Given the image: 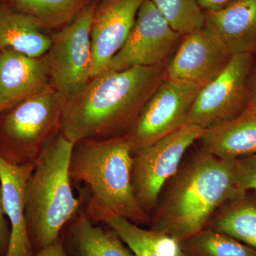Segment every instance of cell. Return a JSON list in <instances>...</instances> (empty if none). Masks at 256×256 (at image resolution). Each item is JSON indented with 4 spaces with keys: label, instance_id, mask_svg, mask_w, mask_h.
I'll list each match as a JSON object with an SVG mask.
<instances>
[{
    "label": "cell",
    "instance_id": "277c9868",
    "mask_svg": "<svg viewBox=\"0 0 256 256\" xmlns=\"http://www.w3.org/2000/svg\"><path fill=\"white\" fill-rule=\"evenodd\" d=\"M74 143L57 132L35 162L25 192V218L35 254L60 238L64 227L80 210L69 174Z\"/></svg>",
    "mask_w": 256,
    "mask_h": 256
},
{
    "label": "cell",
    "instance_id": "603a6c76",
    "mask_svg": "<svg viewBox=\"0 0 256 256\" xmlns=\"http://www.w3.org/2000/svg\"><path fill=\"white\" fill-rule=\"evenodd\" d=\"M105 223L114 230L136 256H161L156 250L150 230L140 228L137 224L121 217L109 218Z\"/></svg>",
    "mask_w": 256,
    "mask_h": 256
},
{
    "label": "cell",
    "instance_id": "ba28073f",
    "mask_svg": "<svg viewBox=\"0 0 256 256\" xmlns=\"http://www.w3.org/2000/svg\"><path fill=\"white\" fill-rule=\"evenodd\" d=\"M254 54L232 56L224 70L198 92L185 124L206 130L242 114L250 102L249 79Z\"/></svg>",
    "mask_w": 256,
    "mask_h": 256
},
{
    "label": "cell",
    "instance_id": "8fae6325",
    "mask_svg": "<svg viewBox=\"0 0 256 256\" xmlns=\"http://www.w3.org/2000/svg\"><path fill=\"white\" fill-rule=\"evenodd\" d=\"M166 66V78L203 88L224 70L232 55L206 28L183 36Z\"/></svg>",
    "mask_w": 256,
    "mask_h": 256
},
{
    "label": "cell",
    "instance_id": "44dd1931",
    "mask_svg": "<svg viewBox=\"0 0 256 256\" xmlns=\"http://www.w3.org/2000/svg\"><path fill=\"white\" fill-rule=\"evenodd\" d=\"M183 256H256V250L223 233L205 228L180 242Z\"/></svg>",
    "mask_w": 256,
    "mask_h": 256
},
{
    "label": "cell",
    "instance_id": "d6986e66",
    "mask_svg": "<svg viewBox=\"0 0 256 256\" xmlns=\"http://www.w3.org/2000/svg\"><path fill=\"white\" fill-rule=\"evenodd\" d=\"M206 228L256 250V198L242 195L226 204L217 210Z\"/></svg>",
    "mask_w": 256,
    "mask_h": 256
},
{
    "label": "cell",
    "instance_id": "7a4b0ae2",
    "mask_svg": "<svg viewBox=\"0 0 256 256\" xmlns=\"http://www.w3.org/2000/svg\"><path fill=\"white\" fill-rule=\"evenodd\" d=\"M132 146L127 134L74 143L69 164L72 184L88 192L84 214L92 224L121 217L136 224L150 222L134 194Z\"/></svg>",
    "mask_w": 256,
    "mask_h": 256
},
{
    "label": "cell",
    "instance_id": "f1b7e54d",
    "mask_svg": "<svg viewBox=\"0 0 256 256\" xmlns=\"http://www.w3.org/2000/svg\"><path fill=\"white\" fill-rule=\"evenodd\" d=\"M6 110L5 109L4 105H3L1 99H0V116H2V112H4V110Z\"/></svg>",
    "mask_w": 256,
    "mask_h": 256
},
{
    "label": "cell",
    "instance_id": "cb8c5ba5",
    "mask_svg": "<svg viewBox=\"0 0 256 256\" xmlns=\"http://www.w3.org/2000/svg\"><path fill=\"white\" fill-rule=\"evenodd\" d=\"M234 183L242 195L252 193L256 198V154L233 160Z\"/></svg>",
    "mask_w": 256,
    "mask_h": 256
},
{
    "label": "cell",
    "instance_id": "30bf717a",
    "mask_svg": "<svg viewBox=\"0 0 256 256\" xmlns=\"http://www.w3.org/2000/svg\"><path fill=\"white\" fill-rule=\"evenodd\" d=\"M182 37L170 26L150 0H144L128 38L107 69L122 70L134 66H166Z\"/></svg>",
    "mask_w": 256,
    "mask_h": 256
},
{
    "label": "cell",
    "instance_id": "4316f807",
    "mask_svg": "<svg viewBox=\"0 0 256 256\" xmlns=\"http://www.w3.org/2000/svg\"><path fill=\"white\" fill-rule=\"evenodd\" d=\"M235 0H197L204 12L215 11L222 9Z\"/></svg>",
    "mask_w": 256,
    "mask_h": 256
},
{
    "label": "cell",
    "instance_id": "f546056e",
    "mask_svg": "<svg viewBox=\"0 0 256 256\" xmlns=\"http://www.w3.org/2000/svg\"></svg>",
    "mask_w": 256,
    "mask_h": 256
},
{
    "label": "cell",
    "instance_id": "7402d4cb",
    "mask_svg": "<svg viewBox=\"0 0 256 256\" xmlns=\"http://www.w3.org/2000/svg\"><path fill=\"white\" fill-rule=\"evenodd\" d=\"M170 26L182 36L204 26V12L197 0H150Z\"/></svg>",
    "mask_w": 256,
    "mask_h": 256
},
{
    "label": "cell",
    "instance_id": "d4e9b609",
    "mask_svg": "<svg viewBox=\"0 0 256 256\" xmlns=\"http://www.w3.org/2000/svg\"><path fill=\"white\" fill-rule=\"evenodd\" d=\"M11 230L6 220L2 196L1 183H0V256H5L9 248Z\"/></svg>",
    "mask_w": 256,
    "mask_h": 256
},
{
    "label": "cell",
    "instance_id": "6da1fadb",
    "mask_svg": "<svg viewBox=\"0 0 256 256\" xmlns=\"http://www.w3.org/2000/svg\"><path fill=\"white\" fill-rule=\"evenodd\" d=\"M166 66L106 69L90 78L82 92L66 100L60 132L74 143L127 134L166 78Z\"/></svg>",
    "mask_w": 256,
    "mask_h": 256
},
{
    "label": "cell",
    "instance_id": "8992f818",
    "mask_svg": "<svg viewBox=\"0 0 256 256\" xmlns=\"http://www.w3.org/2000/svg\"><path fill=\"white\" fill-rule=\"evenodd\" d=\"M96 4L88 5L72 22L52 35V44L43 56L50 87L72 98L92 78V24Z\"/></svg>",
    "mask_w": 256,
    "mask_h": 256
},
{
    "label": "cell",
    "instance_id": "484cf974",
    "mask_svg": "<svg viewBox=\"0 0 256 256\" xmlns=\"http://www.w3.org/2000/svg\"><path fill=\"white\" fill-rule=\"evenodd\" d=\"M35 256H68L64 249L63 244L60 238H58L55 242L50 246L42 249L37 252Z\"/></svg>",
    "mask_w": 256,
    "mask_h": 256
},
{
    "label": "cell",
    "instance_id": "52a82bcc",
    "mask_svg": "<svg viewBox=\"0 0 256 256\" xmlns=\"http://www.w3.org/2000/svg\"><path fill=\"white\" fill-rule=\"evenodd\" d=\"M204 130L196 124H185L133 154V190L146 212L156 208L165 184L176 174L185 152L200 140Z\"/></svg>",
    "mask_w": 256,
    "mask_h": 256
},
{
    "label": "cell",
    "instance_id": "83f0119b",
    "mask_svg": "<svg viewBox=\"0 0 256 256\" xmlns=\"http://www.w3.org/2000/svg\"><path fill=\"white\" fill-rule=\"evenodd\" d=\"M249 88H250V102L249 107L256 109V60L252 66L250 79H249Z\"/></svg>",
    "mask_w": 256,
    "mask_h": 256
},
{
    "label": "cell",
    "instance_id": "e0dca14e",
    "mask_svg": "<svg viewBox=\"0 0 256 256\" xmlns=\"http://www.w3.org/2000/svg\"><path fill=\"white\" fill-rule=\"evenodd\" d=\"M60 236L68 256H136L124 246L118 234L92 224L84 212H79Z\"/></svg>",
    "mask_w": 256,
    "mask_h": 256
},
{
    "label": "cell",
    "instance_id": "ac0fdd59",
    "mask_svg": "<svg viewBox=\"0 0 256 256\" xmlns=\"http://www.w3.org/2000/svg\"><path fill=\"white\" fill-rule=\"evenodd\" d=\"M52 44L38 24L28 15L0 4V52L13 50L40 58Z\"/></svg>",
    "mask_w": 256,
    "mask_h": 256
},
{
    "label": "cell",
    "instance_id": "3957f363",
    "mask_svg": "<svg viewBox=\"0 0 256 256\" xmlns=\"http://www.w3.org/2000/svg\"><path fill=\"white\" fill-rule=\"evenodd\" d=\"M170 180L154 208L151 229L180 242L206 228L220 207L242 196L234 183L233 160L204 150Z\"/></svg>",
    "mask_w": 256,
    "mask_h": 256
},
{
    "label": "cell",
    "instance_id": "9c48e42d",
    "mask_svg": "<svg viewBox=\"0 0 256 256\" xmlns=\"http://www.w3.org/2000/svg\"><path fill=\"white\" fill-rule=\"evenodd\" d=\"M201 88L165 78L126 134L132 154L182 127Z\"/></svg>",
    "mask_w": 256,
    "mask_h": 256
},
{
    "label": "cell",
    "instance_id": "5bb4252c",
    "mask_svg": "<svg viewBox=\"0 0 256 256\" xmlns=\"http://www.w3.org/2000/svg\"><path fill=\"white\" fill-rule=\"evenodd\" d=\"M50 88L42 57L10 50L0 52V99L5 109Z\"/></svg>",
    "mask_w": 256,
    "mask_h": 256
},
{
    "label": "cell",
    "instance_id": "4fadbf2b",
    "mask_svg": "<svg viewBox=\"0 0 256 256\" xmlns=\"http://www.w3.org/2000/svg\"><path fill=\"white\" fill-rule=\"evenodd\" d=\"M34 164L18 166L0 156V183L5 216L10 224L9 248L5 256H35L25 218V192Z\"/></svg>",
    "mask_w": 256,
    "mask_h": 256
},
{
    "label": "cell",
    "instance_id": "ffe728a7",
    "mask_svg": "<svg viewBox=\"0 0 256 256\" xmlns=\"http://www.w3.org/2000/svg\"><path fill=\"white\" fill-rule=\"evenodd\" d=\"M15 10L33 18L42 28L72 22L86 8L88 0H11Z\"/></svg>",
    "mask_w": 256,
    "mask_h": 256
},
{
    "label": "cell",
    "instance_id": "7c38bea8",
    "mask_svg": "<svg viewBox=\"0 0 256 256\" xmlns=\"http://www.w3.org/2000/svg\"><path fill=\"white\" fill-rule=\"evenodd\" d=\"M144 0H102L92 18V78L106 70L132 30Z\"/></svg>",
    "mask_w": 256,
    "mask_h": 256
},
{
    "label": "cell",
    "instance_id": "9a60e30c",
    "mask_svg": "<svg viewBox=\"0 0 256 256\" xmlns=\"http://www.w3.org/2000/svg\"><path fill=\"white\" fill-rule=\"evenodd\" d=\"M204 14V26L230 55L256 53V0H235Z\"/></svg>",
    "mask_w": 256,
    "mask_h": 256
},
{
    "label": "cell",
    "instance_id": "5b68a950",
    "mask_svg": "<svg viewBox=\"0 0 256 256\" xmlns=\"http://www.w3.org/2000/svg\"><path fill=\"white\" fill-rule=\"evenodd\" d=\"M66 99L53 88L18 102L0 116V156L10 164H34L60 130Z\"/></svg>",
    "mask_w": 256,
    "mask_h": 256
},
{
    "label": "cell",
    "instance_id": "2e32d148",
    "mask_svg": "<svg viewBox=\"0 0 256 256\" xmlns=\"http://www.w3.org/2000/svg\"><path fill=\"white\" fill-rule=\"evenodd\" d=\"M202 150L225 160L256 154V109L248 107L234 119L204 130Z\"/></svg>",
    "mask_w": 256,
    "mask_h": 256
}]
</instances>
